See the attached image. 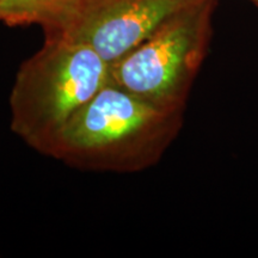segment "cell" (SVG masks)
Returning <instances> with one entry per match:
<instances>
[{"label": "cell", "mask_w": 258, "mask_h": 258, "mask_svg": "<svg viewBox=\"0 0 258 258\" xmlns=\"http://www.w3.org/2000/svg\"><path fill=\"white\" fill-rule=\"evenodd\" d=\"M183 114L109 80L66 125L49 157L84 171L139 172L161 159L179 134Z\"/></svg>", "instance_id": "6da1fadb"}, {"label": "cell", "mask_w": 258, "mask_h": 258, "mask_svg": "<svg viewBox=\"0 0 258 258\" xmlns=\"http://www.w3.org/2000/svg\"><path fill=\"white\" fill-rule=\"evenodd\" d=\"M109 80L110 64L88 44L46 36L16 73L10 93L12 132L49 157L66 125Z\"/></svg>", "instance_id": "7a4b0ae2"}, {"label": "cell", "mask_w": 258, "mask_h": 258, "mask_svg": "<svg viewBox=\"0 0 258 258\" xmlns=\"http://www.w3.org/2000/svg\"><path fill=\"white\" fill-rule=\"evenodd\" d=\"M215 0H195L110 66V82L151 104L184 111L208 53Z\"/></svg>", "instance_id": "3957f363"}, {"label": "cell", "mask_w": 258, "mask_h": 258, "mask_svg": "<svg viewBox=\"0 0 258 258\" xmlns=\"http://www.w3.org/2000/svg\"><path fill=\"white\" fill-rule=\"evenodd\" d=\"M192 2L80 0L69 28L57 36L88 44L111 66Z\"/></svg>", "instance_id": "277c9868"}, {"label": "cell", "mask_w": 258, "mask_h": 258, "mask_svg": "<svg viewBox=\"0 0 258 258\" xmlns=\"http://www.w3.org/2000/svg\"><path fill=\"white\" fill-rule=\"evenodd\" d=\"M80 0H0V21L11 27L37 24L46 36H57L69 28Z\"/></svg>", "instance_id": "5b68a950"}, {"label": "cell", "mask_w": 258, "mask_h": 258, "mask_svg": "<svg viewBox=\"0 0 258 258\" xmlns=\"http://www.w3.org/2000/svg\"><path fill=\"white\" fill-rule=\"evenodd\" d=\"M251 2H253V3H254V4H256V5H258V0H251Z\"/></svg>", "instance_id": "8992f818"}]
</instances>
